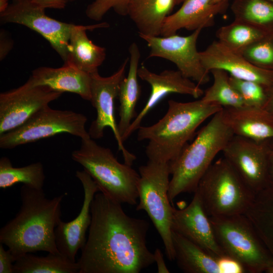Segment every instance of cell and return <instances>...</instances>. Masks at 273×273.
<instances>
[{
	"instance_id": "18",
	"label": "cell",
	"mask_w": 273,
	"mask_h": 273,
	"mask_svg": "<svg viewBox=\"0 0 273 273\" xmlns=\"http://www.w3.org/2000/svg\"><path fill=\"white\" fill-rule=\"evenodd\" d=\"M202 63L209 72L214 69L223 70L230 76L250 80L269 88L273 86V71L251 64L243 55L214 40L200 52Z\"/></svg>"
},
{
	"instance_id": "2",
	"label": "cell",
	"mask_w": 273,
	"mask_h": 273,
	"mask_svg": "<svg viewBox=\"0 0 273 273\" xmlns=\"http://www.w3.org/2000/svg\"><path fill=\"white\" fill-rule=\"evenodd\" d=\"M20 194L19 211L1 229L0 243L8 247L15 261L28 253L61 254L57 247L55 230L61 220V202L66 193L48 199L43 189L23 185Z\"/></svg>"
},
{
	"instance_id": "33",
	"label": "cell",
	"mask_w": 273,
	"mask_h": 273,
	"mask_svg": "<svg viewBox=\"0 0 273 273\" xmlns=\"http://www.w3.org/2000/svg\"><path fill=\"white\" fill-rule=\"evenodd\" d=\"M241 53L255 66L273 71V33L249 46Z\"/></svg>"
},
{
	"instance_id": "16",
	"label": "cell",
	"mask_w": 273,
	"mask_h": 273,
	"mask_svg": "<svg viewBox=\"0 0 273 273\" xmlns=\"http://www.w3.org/2000/svg\"><path fill=\"white\" fill-rule=\"evenodd\" d=\"M75 175L82 184L84 193L80 212L70 221L61 220L55 230L58 251L73 262H76L77 252L86 242V233L91 222V203L95 194L99 191L96 184L84 170L77 171Z\"/></svg>"
},
{
	"instance_id": "3",
	"label": "cell",
	"mask_w": 273,
	"mask_h": 273,
	"mask_svg": "<svg viewBox=\"0 0 273 273\" xmlns=\"http://www.w3.org/2000/svg\"><path fill=\"white\" fill-rule=\"evenodd\" d=\"M168 105L166 114L158 122L139 127L138 140L149 141L146 148L148 160L170 164L181 153L198 126L223 107L202 99L185 103L170 100Z\"/></svg>"
},
{
	"instance_id": "39",
	"label": "cell",
	"mask_w": 273,
	"mask_h": 273,
	"mask_svg": "<svg viewBox=\"0 0 273 273\" xmlns=\"http://www.w3.org/2000/svg\"><path fill=\"white\" fill-rule=\"evenodd\" d=\"M155 262L157 264V270L159 273H169L164 259L163 254L162 251L158 248L156 249L154 252Z\"/></svg>"
},
{
	"instance_id": "31",
	"label": "cell",
	"mask_w": 273,
	"mask_h": 273,
	"mask_svg": "<svg viewBox=\"0 0 273 273\" xmlns=\"http://www.w3.org/2000/svg\"><path fill=\"white\" fill-rule=\"evenodd\" d=\"M210 73L213 76V82L204 92L201 98L204 101L217 104L223 108L244 106L241 97L231 84L227 72L214 69Z\"/></svg>"
},
{
	"instance_id": "11",
	"label": "cell",
	"mask_w": 273,
	"mask_h": 273,
	"mask_svg": "<svg viewBox=\"0 0 273 273\" xmlns=\"http://www.w3.org/2000/svg\"><path fill=\"white\" fill-rule=\"evenodd\" d=\"M199 28L188 36L174 34L167 36H152L139 34L150 49L148 58L159 57L174 63L183 75L200 85L209 81V73L203 66L197 49Z\"/></svg>"
},
{
	"instance_id": "12",
	"label": "cell",
	"mask_w": 273,
	"mask_h": 273,
	"mask_svg": "<svg viewBox=\"0 0 273 273\" xmlns=\"http://www.w3.org/2000/svg\"><path fill=\"white\" fill-rule=\"evenodd\" d=\"M32 0H12L0 11L1 23H13L25 26L43 36L65 62L72 30L75 25L48 17Z\"/></svg>"
},
{
	"instance_id": "10",
	"label": "cell",
	"mask_w": 273,
	"mask_h": 273,
	"mask_svg": "<svg viewBox=\"0 0 273 273\" xmlns=\"http://www.w3.org/2000/svg\"><path fill=\"white\" fill-rule=\"evenodd\" d=\"M128 61L129 58H126L118 70L110 76L102 77L98 71L90 74V102L97 111V118L92 122L88 132L92 139H99L103 137L105 128L110 127L117 142L118 149L122 153L124 163L131 166L136 156L124 147L114 114V100L118 98L120 83L125 77Z\"/></svg>"
},
{
	"instance_id": "6",
	"label": "cell",
	"mask_w": 273,
	"mask_h": 273,
	"mask_svg": "<svg viewBox=\"0 0 273 273\" xmlns=\"http://www.w3.org/2000/svg\"><path fill=\"white\" fill-rule=\"evenodd\" d=\"M196 191L209 217L245 214L255 196L224 157L212 163Z\"/></svg>"
},
{
	"instance_id": "47",
	"label": "cell",
	"mask_w": 273,
	"mask_h": 273,
	"mask_svg": "<svg viewBox=\"0 0 273 273\" xmlns=\"http://www.w3.org/2000/svg\"><path fill=\"white\" fill-rule=\"evenodd\" d=\"M269 1V2H271L272 3H273V0H268Z\"/></svg>"
},
{
	"instance_id": "23",
	"label": "cell",
	"mask_w": 273,
	"mask_h": 273,
	"mask_svg": "<svg viewBox=\"0 0 273 273\" xmlns=\"http://www.w3.org/2000/svg\"><path fill=\"white\" fill-rule=\"evenodd\" d=\"M128 51L130 56L128 73L120 83L118 95L119 120L117 126L121 138L137 116L135 107L141 92L138 79L140 51L135 42L130 45Z\"/></svg>"
},
{
	"instance_id": "1",
	"label": "cell",
	"mask_w": 273,
	"mask_h": 273,
	"mask_svg": "<svg viewBox=\"0 0 273 273\" xmlns=\"http://www.w3.org/2000/svg\"><path fill=\"white\" fill-rule=\"evenodd\" d=\"M90 214L79 273H139L155 263L147 246L146 220L128 215L121 203L102 192L95 194Z\"/></svg>"
},
{
	"instance_id": "41",
	"label": "cell",
	"mask_w": 273,
	"mask_h": 273,
	"mask_svg": "<svg viewBox=\"0 0 273 273\" xmlns=\"http://www.w3.org/2000/svg\"><path fill=\"white\" fill-rule=\"evenodd\" d=\"M263 110L268 113L273 115V86L268 88L267 100Z\"/></svg>"
},
{
	"instance_id": "37",
	"label": "cell",
	"mask_w": 273,
	"mask_h": 273,
	"mask_svg": "<svg viewBox=\"0 0 273 273\" xmlns=\"http://www.w3.org/2000/svg\"><path fill=\"white\" fill-rule=\"evenodd\" d=\"M70 1V0H32L34 4L44 10L47 8L63 9Z\"/></svg>"
},
{
	"instance_id": "28",
	"label": "cell",
	"mask_w": 273,
	"mask_h": 273,
	"mask_svg": "<svg viewBox=\"0 0 273 273\" xmlns=\"http://www.w3.org/2000/svg\"><path fill=\"white\" fill-rule=\"evenodd\" d=\"M45 175L42 164L36 162L21 167H13L7 157L0 159V188L6 189L18 183L29 187L42 189Z\"/></svg>"
},
{
	"instance_id": "9",
	"label": "cell",
	"mask_w": 273,
	"mask_h": 273,
	"mask_svg": "<svg viewBox=\"0 0 273 273\" xmlns=\"http://www.w3.org/2000/svg\"><path fill=\"white\" fill-rule=\"evenodd\" d=\"M87 120V117L81 113L55 110L48 105L37 111L20 126L0 135V148L12 149L62 133L81 139L89 138L85 128Z\"/></svg>"
},
{
	"instance_id": "43",
	"label": "cell",
	"mask_w": 273,
	"mask_h": 273,
	"mask_svg": "<svg viewBox=\"0 0 273 273\" xmlns=\"http://www.w3.org/2000/svg\"><path fill=\"white\" fill-rule=\"evenodd\" d=\"M229 0H211V2L212 4H217L220 3H224L228 2Z\"/></svg>"
},
{
	"instance_id": "20",
	"label": "cell",
	"mask_w": 273,
	"mask_h": 273,
	"mask_svg": "<svg viewBox=\"0 0 273 273\" xmlns=\"http://www.w3.org/2000/svg\"><path fill=\"white\" fill-rule=\"evenodd\" d=\"M91 80L90 74L64 64L59 68L38 67L32 72L27 82L31 86L44 85L62 93L76 94L90 101Z\"/></svg>"
},
{
	"instance_id": "44",
	"label": "cell",
	"mask_w": 273,
	"mask_h": 273,
	"mask_svg": "<svg viewBox=\"0 0 273 273\" xmlns=\"http://www.w3.org/2000/svg\"><path fill=\"white\" fill-rule=\"evenodd\" d=\"M265 272L267 273H273V264L266 269Z\"/></svg>"
},
{
	"instance_id": "4",
	"label": "cell",
	"mask_w": 273,
	"mask_h": 273,
	"mask_svg": "<svg viewBox=\"0 0 273 273\" xmlns=\"http://www.w3.org/2000/svg\"><path fill=\"white\" fill-rule=\"evenodd\" d=\"M220 111L212 116L194 141L187 144L176 159L169 164L172 176L168 196L170 203L181 193L196 191L215 156L222 152L234 135L223 122Z\"/></svg>"
},
{
	"instance_id": "22",
	"label": "cell",
	"mask_w": 273,
	"mask_h": 273,
	"mask_svg": "<svg viewBox=\"0 0 273 273\" xmlns=\"http://www.w3.org/2000/svg\"><path fill=\"white\" fill-rule=\"evenodd\" d=\"M109 26L106 22L86 26L75 25L71 31L64 64H70L89 74L98 71V68L105 59L106 49L93 43L86 31Z\"/></svg>"
},
{
	"instance_id": "17",
	"label": "cell",
	"mask_w": 273,
	"mask_h": 273,
	"mask_svg": "<svg viewBox=\"0 0 273 273\" xmlns=\"http://www.w3.org/2000/svg\"><path fill=\"white\" fill-rule=\"evenodd\" d=\"M171 230L216 257L226 255L217 242L210 218L196 191L188 206L179 210L173 207Z\"/></svg>"
},
{
	"instance_id": "21",
	"label": "cell",
	"mask_w": 273,
	"mask_h": 273,
	"mask_svg": "<svg viewBox=\"0 0 273 273\" xmlns=\"http://www.w3.org/2000/svg\"><path fill=\"white\" fill-rule=\"evenodd\" d=\"M220 113L223 122L235 135L257 142L273 139V125L263 109L247 106L226 107Z\"/></svg>"
},
{
	"instance_id": "34",
	"label": "cell",
	"mask_w": 273,
	"mask_h": 273,
	"mask_svg": "<svg viewBox=\"0 0 273 273\" xmlns=\"http://www.w3.org/2000/svg\"><path fill=\"white\" fill-rule=\"evenodd\" d=\"M130 0H94L85 11L86 16L91 20L99 21L111 9L118 15H127Z\"/></svg>"
},
{
	"instance_id": "8",
	"label": "cell",
	"mask_w": 273,
	"mask_h": 273,
	"mask_svg": "<svg viewBox=\"0 0 273 273\" xmlns=\"http://www.w3.org/2000/svg\"><path fill=\"white\" fill-rule=\"evenodd\" d=\"M139 202L136 210L146 212L161 237L167 258L174 260L171 230L173 207L168 196L169 164L148 160L139 168Z\"/></svg>"
},
{
	"instance_id": "25",
	"label": "cell",
	"mask_w": 273,
	"mask_h": 273,
	"mask_svg": "<svg viewBox=\"0 0 273 273\" xmlns=\"http://www.w3.org/2000/svg\"><path fill=\"white\" fill-rule=\"evenodd\" d=\"M174 260L185 273H222L218 258L172 231Z\"/></svg>"
},
{
	"instance_id": "26",
	"label": "cell",
	"mask_w": 273,
	"mask_h": 273,
	"mask_svg": "<svg viewBox=\"0 0 273 273\" xmlns=\"http://www.w3.org/2000/svg\"><path fill=\"white\" fill-rule=\"evenodd\" d=\"M245 215L273 259V190L267 187L256 193Z\"/></svg>"
},
{
	"instance_id": "13",
	"label": "cell",
	"mask_w": 273,
	"mask_h": 273,
	"mask_svg": "<svg viewBox=\"0 0 273 273\" xmlns=\"http://www.w3.org/2000/svg\"><path fill=\"white\" fill-rule=\"evenodd\" d=\"M268 141L257 142L234 135L222 152L255 195L268 187Z\"/></svg>"
},
{
	"instance_id": "38",
	"label": "cell",
	"mask_w": 273,
	"mask_h": 273,
	"mask_svg": "<svg viewBox=\"0 0 273 273\" xmlns=\"http://www.w3.org/2000/svg\"><path fill=\"white\" fill-rule=\"evenodd\" d=\"M268 187L273 190V139L268 143Z\"/></svg>"
},
{
	"instance_id": "42",
	"label": "cell",
	"mask_w": 273,
	"mask_h": 273,
	"mask_svg": "<svg viewBox=\"0 0 273 273\" xmlns=\"http://www.w3.org/2000/svg\"><path fill=\"white\" fill-rule=\"evenodd\" d=\"M0 11L5 9L9 5L8 0H0Z\"/></svg>"
},
{
	"instance_id": "27",
	"label": "cell",
	"mask_w": 273,
	"mask_h": 273,
	"mask_svg": "<svg viewBox=\"0 0 273 273\" xmlns=\"http://www.w3.org/2000/svg\"><path fill=\"white\" fill-rule=\"evenodd\" d=\"M79 270L77 262L50 253L46 256L24 254L15 260L13 266L14 273H79Z\"/></svg>"
},
{
	"instance_id": "5",
	"label": "cell",
	"mask_w": 273,
	"mask_h": 273,
	"mask_svg": "<svg viewBox=\"0 0 273 273\" xmlns=\"http://www.w3.org/2000/svg\"><path fill=\"white\" fill-rule=\"evenodd\" d=\"M81 140L72 159L90 176L99 191L121 204H136L140 174L131 165L120 163L109 148L99 145L90 137Z\"/></svg>"
},
{
	"instance_id": "15",
	"label": "cell",
	"mask_w": 273,
	"mask_h": 273,
	"mask_svg": "<svg viewBox=\"0 0 273 273\" xmlns=\"http://www.w3.org/2000/svg\"><path fill=\"white\" fill-rule=\"evenodd\" d=\"M138 72L139 77L150 85L151 93L145 106L122 136L123 142L138 129L148 113L168 95L173 93L187 95L198 99L204 93L199 84L185 77L178 70H165L157 74L150 71L142 64L139 67Z\"/></svg>"
},
{
	"instance_id": "46",
	"label": "cell",
	"mask_w": 273,
	"mask_h": 273,
	"mask_svg": "<svg viewBox=\"0 0 273 273\" xmlns=\"http://www.w3.org/2000/svg\"><path fill=\"white\" fill-rule=\"evenodd\" d=\"M185 0H175L176 4L177 5H179V4L183 3Z\"/></svg>"
},
{
	"instance_id": "29",
	"label": "cell",
	"mask_w": 273,
	"mask_h": 273,
	"mask_svg": "<svg viewBox=\"0 0 273 273\" xmlns=\"http://www.w3.org/2000/svg\"><path fill=\"white\" fill-rule=\"evenodd\" d=\"M235 20L273 33V3L268 0H234L231 7Z\"/></svg>"
},
{
	"instance_id": "14",
	"label": "cell",
	"mask_w": 273,
	"mask_h": 273,
	"mask_svg": "<svg viewBox=\"0 0 273 273\" xmlns=\"http://www.w3.org/2000/svg\"><path fill=\"white\" fill-rule=\"evenodd\" d=\"M62 94L47 86H31L27 81L18 88L1 93L0 135L20 126Z\"/></svg>"
},
{
	"instance_id": "30",
	"label": "cell",
	"mask_w": 273,
	"mask_h": 273,
	"mask_svg": "<svg viewBox=\"0 0 273 273\" xmlns=\"http://www.w3.org/2000/svg\"><path fill=\"white\" fill-rule=\"evenodd\" d=\"M270 34L248 23L234 19L221 26L216 33L218 40L229 48L241 53L246 48Z\"/></svg>"
},
{
	"instance_id": "32",
	"label": "cell",
	"mask_w": 273,
	"mask_h": 273,
	"mask_svg": "<svg viewBox=\"0 0 273 273\" xmlns=\"http://www.w3.org/2000/svg\"><path fill=\"white\" fill-rule=\"evenodd\" d=\"M230 81L241 97L244 106L263 109L267 100L268 88L255 81L230 75Z\"/></svg>"
},
{
	"instance_id": "40",
	"label": "cell",
	"mask_w": 273,
	"mask_h": 273,
	"mask_svg": "<svg viewBox=\"0 0 273 273\" xmlns=\"http://www.w3.org/2000/svg\"><path fill=\"white\" fill-rule=\"evenodd\" d=\"M8 38L4 35L3 32L1 33V60L5 58L12 48L13 42Z\"/></svg>"
},
{
	"instance_id": "7",
	"label": "cell",
	"mask_w": 273,
	"mask_h": 273,
	"mask_svg": "<svg viewBox=\"0 0 273 273\" xmlns=\"http://www.w3.org/2000/svg\"><path fill=\"white\" fill-rule=\"evenodd\" d=\"M209 218L225 254L239 262L246 272H265L273 264L269 252L245 214Z\"/></svg>"
},
{
	"instance_id": "35",
	"label": "cell",
	"mask_w": 273,
	"mask_h": 273,
	"mask_svg": "<svg viewBox=\"0 0 273 273\" xmlns=\"http://www.w3.org/2000/svg\"><path fill=\"white\" fill-rule=\"evenodd\" d=\"M218 261L222 273H243L246 272L245 268L239 262L227 255L218 258Z\"/></svg>"
},
{
	"instance_id": "36",
	"label": "cell",
	"mask_w": 273,
	"mask_h": 273,
	"mask_svg": "<svg viewBox=\"0 0 273 273\" xmlns=\"http://www.w3.org/2000/svg\"><path fill=\"white\" fill-rule=\"evenodd\" d=\"M15 258L11 252L6 250L0 243V273H14Z\"/></svg>"
},
{
	"instance_id": "24",
	"label": "cell",
	"mask_w": 273,
	"mask_h": 273,
	"mask_svg": "<svg viewBox=\"0 0 273 273\" xmlns=\"http://www.w3.org/2000/svg\"><path fill=\"white\" fill-rule=\"evenodd\" d=\"M175 5V0H130L127 15L139 34L159 36L166 18Z\"/></svg>"
},
{
	"instance_id": "45",
	"label": "cell",
	"mask_w": 273,
	"mask_h": 273,
	"mask_svg": "<svg viewBox=\"0 0 273 273\" xmlns=\"http://www.w3.org/2000/svg\"><path fill=\"white\" fill-rule=\"evenodd\" d=\"M268 114L269 120L270 121V122L272 123V124L273 125V115L270 114L269 113H268Z\"/></svg>"
},
{
	"instance_id": "48",
	"label": "cell",
	"mask_w": 273,
	"mask_h": 273,
	"mask_svg": "<svg viewBox=\"0 0 273 273\" xmlns=\"http://www.w3.org/2000/svg\"><path fill=\"white\" fill-rule=\"evenodd\" d=\"M76 1V0H70V2H73V1Z\"/></svg>"
},
{
	"instance_id": "19",
	"label": "cell",
	"mask_w": 273,
	"mask_h": 273,
	"mask_svg": "<svg viewBox=\"0 0 273 273\" xmlns=\"http://www.w3.org/2000/svg\"><path fill=\"white\" fill-rule=\"evenodd\" d=\"M211 0H185L181 7L168 16L161 36L176 33L181 29L194 31L211 27L215 17L226 10L228 2L212 4Z\"/></svg>"
}]
</instances>
